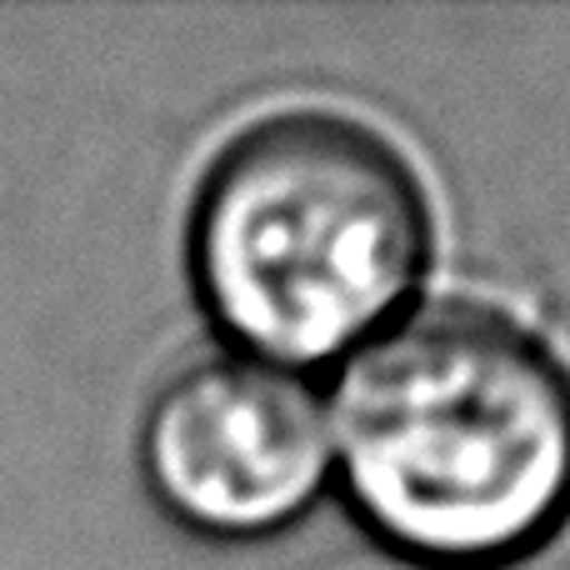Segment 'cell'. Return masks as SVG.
Listing matches in <instances>:
<instances>
[{
  "label": "cell",
  "mask_w": 570,
  "mask_h": 570,
  "mask_svg": "<svg viewBox=\"0 0 570 570\" xmlns=\"http://www.w3.org/2000/svg\"><path fill=\"white\" fill-rule=\"evenodd\" d=\"M355 521L431 570H495L570 521V371L515 315L415 301L325 395Z\"/></svg>",
  "instance_id": "cell-1"
},
{
  "label": "cell",
  "mask_w": 570,
  "mask_h": 570,
  "mask_svg": "<svg viewBox=\"0 0 570 570\" xmlns=\"http://www.w3.org/2000/svg\"><path fill=\"white\" fill-rule=\"evenodd\" d=\"M186 250L230 351L305 375L415 305L431 206L411 160L365 120L276 110L210 160Z\"/></svg>",
  "instance_id": "cell-2"
},
{
  "label": "cell",
  "mask_w": 570,
  "mask_h": 570,
  "mask_svg": "<svg viewBox=\"0 0 570 570\" xmlns=\"http://www.w3.org/2000/svg\"><path fill=\"white\" fill-rule=\"evenodd\" d=\"M140 471L150 495L200 535L285 531L331 485L325 401L301 371L256 355L190 361L146 405Z\"/></svg>",
  "instance_id": "cell-3"
}]
</instances>
